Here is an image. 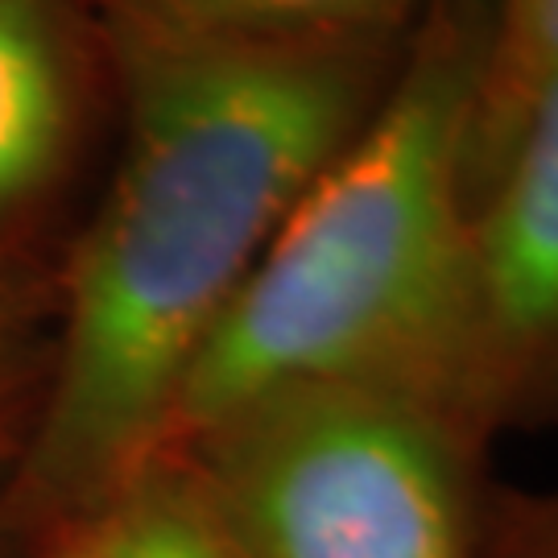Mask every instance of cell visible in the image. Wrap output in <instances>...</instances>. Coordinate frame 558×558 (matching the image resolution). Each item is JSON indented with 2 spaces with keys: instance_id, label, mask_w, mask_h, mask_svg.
<instances>
[{
  "instance_id": "obj_1",
  "label": "cell",
  "mask_w": 558,
  "mask_h": 558,
  "mask_svg": "<svg viewBox=\"0 0 558 558\" xmlns=\"http://www.w3.org/2000/svg\"><path fill=\"white\" fill-rule=\"evenodd\" d=\"M117 161L59 274L34 468L83 497L154 463L203 339L398 80L410 29L223 34L100 13Z\"/></svg>"
},
{
  "instance_id": "obj_2",
  "label": "cell",
  "mask_w": 558,
  "mask_h": 558,
  "mask_svg": "<svg viewBox=\"0 0 558 558\" xmlns=\"http://www.w3.org/2000/svg\"><path fill=\"white\" fill-rule=\"evenodd\" d=\"M488 25L493 0L422 13L389 96L203 339L161 451L240 401L315 380L435 401L472 422L468 120Z\"/></svg>"
},
{
  "instance_id": "obj_3",
  "label": "cell",
  "mask_w": 558,
  "mask_h": 558,
  "mask_svg": "<svg viewBox=\"0 0 558 558\" xmlns=\"http://www.w3.org/2000/svg\"><path fill=\"white\" fill-rule=\"evenodd\" d=\"M488 447L435 401L368 385H281L179 456L236 558H484Z\"/></svg>"
},
{
  "instance_id": "obj_4",
  "label": "cell",
  "mask_w": 558,
  "mask_h": 558,
  "mask_svg": "<svg viewBox=\"0 0 558 558\" xmlns=\"http://www.w3.org/2000/svg\"><path fill=\"white\" fill-rule=\"evenodd\" d=\"M468 414L488 442L558 426V83L472 211Z\"/></svg>"
},
{
  "instance_id": "obj_5",
  "label": "cell",
  "mask_w": 558,
  "mask_h": 558,
  "mask_svg": "<svg viewBox=\"0 0 558 558\" xmlns=\"http://www.w3.org/2000/svg\"><path fill=\"white\" fill-rule=\"evenodd\" d=\"M117 117L112 46L92 0H0V223L17 220Z\"/></svg>"
},
{
  "instance_id": "obj_6",
  "label": "cell",
  "mask_w": 558,
  "mask_h": 558,
  "mask_svg": "<svg viewBox=\"0 0 558 558\" xmlns=\"http://www.w3.org/2000/svg\"><path fill=\"white\" fill-rule=\"evenodd\" d=\"M558 83V0H493L468 120V199L493 186L525 120Z\"/></svg>"
},
{
  "instance_id": "obj_7",
  "label": "cell",
  "mask_w": 558,
  "mask_h": 558,
  "mask_svg": "<svg viewBox=\"0 0 558 558\" xmlns=\"http://www.w3.org/2000/svg\"><path fill=\"white\" fill-rule=\"evenodd\" d=\"M435 0H108L100 13L223 34L410 29Z\"/></svg>"
},
{
  "instance_id": "obj_8",
  "label": "cell",
  "mask_w": 558,
  "mask_h": 558,
  "mask_svg": "<svg viewBox=\"0 0 558 558\" xmlns=\"http://www.w3.org/2000/svg\"><path fill=\"white\" fill-rule=\"evenodd\" d=\"M104 558H236L174 459L145 463L100 530Z\"/></svg>"
},
{
  "instance_id": "obj_9",
  "label": "cell",
  "mask_w": 558,
  "mask_h": 558,
  "mask_svg": "<svg viewBox=\"0 0 558 558\" xmlns=\"http://www.w3.org/2000/svg\"><path fill=\"white\" fill-rule=\"evenodd\" d=\"M484 558H558V488L525 493L497 484Z\"/></svg>"
},
{
  "instance_id": "obj_10",
  "label": "cell",
  "mask_w": 558,
  "mask_h": 558,
  "mask_svg": "<svg viewBox=\"0 0 558 558\" xmlns=\"http://www.w3.org/2000/svg\"><path fill=\"white\" fill-rule=\"evenodd\" d=\"M46 311H50V290L29 278L17 260L0 257V401L29 373L34 339Z\"/></svg>"
},
{
  "instance_id": "obj_11",
  "label": "cell",
  "mask_w": 558,
  "mask_h": 558,
  "mask_svg": "<svg viewBox=\"0 0 558 558\" xmlns=\"http://www.w3.org/2000/svg\"><path fill=\"white\" fill-rule=\"evenodd\" d=\"M62 558H104V546H100V534L96 538H87V542H80L75 550H66Z\"/></svg>"
},
{
  "instance_id": "obj_12",
  "label": "cell",
  "mask_w": 558,
  "mask_h": 558,
  "mask_svg": "<svg viewBox=\"0 0 558 558\" xmlns=\"http://www.w3.org/2000/svg\"><path fill=\"white\" fill-rule=\"evenodd\" d=\"M92 4H96V9H100V4H108V0H92Z\"/></svg>"
}]
</instances>
